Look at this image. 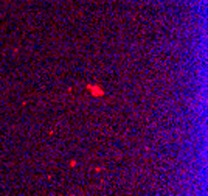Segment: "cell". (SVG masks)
Returning a JSON list of instances; mask_svg holds the SVG:
<instances>
[{
  "mask_svg": "<svg viewBox=\"0 0 208 196\" xmlns=\"http://www.w3.org/2000/svg\"><path fill=\"white\" fill-rule=\"evenodd\" d=\"M89 89H90V92L93 93L95 97L103 95V90H101V87H98V86H89Z\"/></svg>",
  "mask_w": 208,
  "mask_h": 196,
  "instance_id": "obj_1",
  "label": "cell"
}]
</instances>
